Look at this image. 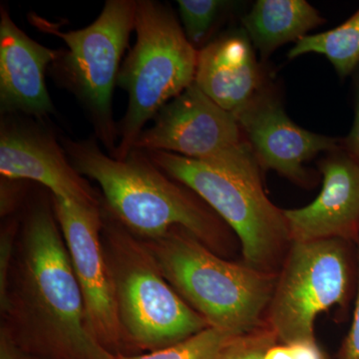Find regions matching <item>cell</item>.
Returning a JSON list of instances; mask_svg holds the SVG:
<instances>
[{"label":"cell","mask_w":359,"mask_h":359,"mask_svg":"<svg viewBox=\"0 0 359 359\" xmlns=\"http://www.w3.org/2000/svg\"><path fill=\"white\" fill-rule=\"evenodd\" d=\"M135 32L136 43L117 78L129 97L119 143L111 155L117 160L126 159L145 125L195 82L199 55L173 11L160 2L137 1Z\"/></svg>","instance_id":"obj_6"},{"label":"cell","mask_w":359,"mask_h":359,"mask_svg":"<svg viewBox=\"0 0 359 359\" xmlns=\"http://www.w3.org/2000/svg\"><path fill=\"white\" fill-rule=\"evenodd\" d=\"M236 337L218 328L208 327L166 348L135 355H115V359H217L222 349Z\"/></svg>","instance_id":"obj_19"},{"label":"cell","mask_w":359,"mask_h":359,"mask_svg":"<svg viewBox=\"0 0 359 359\" xmlns=\"http://www.w3.org/2000/svg\"><path fill=\"white\" fill-rule=\"evenodd\" d=\"M51 196L81 290L85 323L89 334L110 353L132 355L123 334L114 283L104 252L101 205L79 204Z\"/></svg>","instance_id":"obj_9"},{"label":"cell","mask_w":359,"mask_h":359,"mask_svg":"<svg viewBox=\"0 0 359 359\" xmlns=\"http://www.w3.org/2000/svg\"><path fill=\"white\" fill-rule=\"evenodd\" d=\"M1 325L33 359H115L87 330L52 196L35 200L20 226Z\"/></svg>","instance_id":"obj_1"},{"label":"cell","mask_w":359,"mask_h":359,"mask_svg":"<svg viewBox=\"0 0 359 359\" xmlns=\"http://www.w3.org/2000/svg\"><path fill=\"white\" fill-rule=\"evenodd\" d=\"M20 224L18 222H8L2 228L0 235V311L6 313L8 308L9 276L13 266L14 250Z\"/></svg>","instance_id":"obj_21"},{"label":"cell","mask_w":359,"mask_h":359,"mask_svg":"<svg viewBox=\"0 0 359 359\" xmlns=\"http://www.w3.org/2000/svg\"><path fill=\"white\" fill-rule=\"evenodd\" d=\"M325 22L306 0H257L242 20L243 28L263 60Z\"/></svg>","instance_id":"obj_16"},{"label":"cell","mask_w":359,"mask_h":359,"mask_svg":"<svg viewBox=\"0 0 359 359\" xmlns=\"http://www.w3.org/2000/svg\"><path fill=\"white\" fill-rule=\"evenodd\" d=\"M236 118L261 169L273 170L304 188L313 183L306 162L320 153L341 148V139L313 133L295 124L269 86Z\"/></svg>","instance_id":"obj_11"},{"label":"cell","mask_w":359,"mask_h":359,"mask_svg":"<svg viewBox=\"0 0 359 359\" xmlns=\"http://www.w3.org/2000/svg\"><path fill=\"white\" fill-rule=\"evenodd\" d=\"M145 153L168 176L197 194L230 226L240 242L243 263L278 276L292 241L283 210L264 192L262 169L248 142L212 163L162 151Z\"/></svg>","instance_id":"obj_3"},{"label":"cell","mask_w":359,"mask_h":359,"mask_svg":"<svg viewBox=\"0 0 359 359\" xmlns=\"http://www.w3.org/2000/svg\"><path fill=\"white\" fill-rule=\"evenodd\" d=\"M195 83L235 117L269 86L244 28L226 32L199 50Z\"/></svg>","instance_id":"obj_14"},{"label":"cell","mask_w":359,"mask_h":359,"mask_svg":"<svg viewBox=\"0 0 359 359\" xmlns=\"http://www.w3.org/2000/svg\"><path fill=\"white\" fill-rule=\"evenodd\" d=\"M136 8L135 0H108L95 21L82 29L62 32L51 25L44 27L65 42L68 50H61L55 61L59 77L82 101L111 155L119 138L112 117L113 90L135 30Z\"/></svg>","instance_id":"obj_8"},{"label":"cell","mask_w":359,"mask_h":359,"mask_svg":"<svg viewBox=\"0 0 359 359\" xmlns=\"http://www.w3.org/2000/svg\"><path fill=\"white\" fill-rule=\"evenodd\" d=\"M0 174L2 178L36 182L51 195L79 204L101 205L98 196L72 166L53 135L35 125L2 120Z\"/></svg>","instance_id":"obj_12"},{"label":"cell","mask_w":359,"mask_h":359,"mask_svg":"<svg viewBox=\"0 0 359 359\" xmlns=\"http://www.w3.org/2000/svg\"><path fill=\"white\" fill-rule=\"evenodd\" d=\"M355 245L341 238L292 243L266 316L280 344L316 340L318 314L347 309L358 285Z\"/></svg>","instance_id":"obj_7"},{"label":"cell","mask_w":359,"mask_h":359,"mask_svg":"<svg viewBox=\"0 0 359 359\" xmlns=\"http://www.w3.org/2000/svg\"><path fill=\"white\" fill-rule=\"evenodd\" d=\"M309 53L325 56L341 78L353 74L359 66V9L334 29L302 37L290 49L289 58Z\"/></svg>","instance_id":"obj_17"},{"label":"cell","mask_w":359,"mask_h":359,"mask_svg":"<svg viewBox=\"0 0 359 359\" xmlns=\"http://www.w3.org/2000/svg\"><path fill=\"white\" fill-rule=\"evenodd\" d=\"M133 150L162 151L216 162L245 143L237 118L219 107L194 82L156 115Z\"/></svg>","instance_id":"obj_10"},{"label":"cell","mask_w":359,"mask_h":359,"mask_svg":"<svg viewBox=\"0 0 359 359\" xmlns=\"http://www.w3.org/2000/svg\"><path fill=\"white\" fill-rule=\"evenodd\" d=\"M22 182L20 180L2 178L1 198H0L1 217L9 216L15 211L22 196Z\"/></svg>","instance_id":"obj_25"},{"label":"cell","mask_w":359,"mask_h":359,"mask_svg":"<svg viewBox=\"0 0 359 359\" xmlns=\"http://www.w3.org/2000/svg\"><path fill=\"white\" fill-rule=\"evenodd\" d=\"M144 243L168 283L210 327L241 335L266 325L278 276L229 261L182 228Z\"/></svg>","instance_id":"obj_4"},{"label":"cell","mask_w":359,"mask_h":359,"mask_svg":"<svg viewBox=\"0 0 359 359\" xmlns=\"http://www.w3.org/2000/svg\"><path fill=\"white\" fill-rule=\"evenodd\" d=\"M356 259H358V285H356L353 323L339 347L337 359H359V240L356 243Z\"/></svg>","instance_id":"obj_23"},{"label":"cell","mask_w":359,"mask_h":359,"mask_svg":"<svg viewBox=\"0 0 359 359\" xmlns=\"http://www.w3.org/2000/svg\"><path fill=\"white\" fill-rule=\"evenodd\" d=\"M320 163L323 187L311 204L283 210L292 242L359 240V164L342 148Z\"/></svg>","instance_id":"obj_13"},{"label":"cell","mask_w":359,"mask_h":359,"mask_svg":"<svg viewBox=\"0 0 359 359\" xmlns=\"http://www.w3.org/2000/svg\"><path fill=\"white\" fill-rule=\"evenodd\" d=\"M264 359H328L316 340L275 344Z\"/></svg>","instance_id":"obj_22"},{"label":"cell","mask_w":359,"mask_h":359,"mask_svg":"<svg viewBox=\"0 0 359 359\" xmlns=\"http://www.w3.org/2000/svg\"><path fill=\"white\" fill-rule=\"evenodd\" d=\"M0 359H33L2 325L0 327Z\"/></svg>","instance_id":"obj_26"},{"label":"cell","mask_w":359,"mask_h":359,"mask_svg":"<svg viewBox=\"0 0 359 359\" xmlns=\"http://www.w3.org/2000/svg\"><path fill=\"white\" fill-rule=\"evenodd\" d=\"M180 16L189 42L197 50L207 45L222 18L235 2L223 0H178Z\"/></svg>","instance_id":"obj_18"},{"label":"cell","mask_w":359,"mask_h":359,"mask_svg":"<svg viewBox=\"0 0 359 359\" xmlns=\"http://www.w3.org/2000/svg\"><path fill=\"white\" fill-rule=\"evenodd\" d=\"M102 243L132 355L160 351L210 327L168 283L147 245L104 205Z\"/></svg>","instance_id":"obj_5"},{"label":"cell","mask_w":359,"mask_h":359,"mask_svg":"<svg viewBox=\"0 0 359 359\" xmlns=\"http://www.w3.org/2000/svg\"><path fill=\"white\" fill-rule=\"evenodd\" d=\"M354 120L351 132L341 139V148L359 164V66L353 73Z\"/></svg>","instance_id":"obj_24"},{"label":"cell","mask_w":359,"mask_h":359,"mask_svg":"<svg viewBox=\"0 0 359 359\" xmlns=\"http://www.w3.org/2000/svg\"><path fill=\"white\" fill-rule=\"evenodd\" d=\"M63 149L78 173L99 184L108 211L137 238L156 240L182 228L226 259L240 244L204 200L168 176L143 151L117 160L104 154L95 140L69 139L63 141Z\"/></svg>","instance_id":"obj_2"},{"label":"cell","mask_w":359,"mask_h":359,"mask_svg":"<svg viewBox=\"0 0 359 359\" xmlns=\"http://www.w3.org/2000/svg\"><path fill=\"white\" fill-rule=\"evenodd\" d=\"M0 102L4 112L45 117L54 111L45 71L61 50L45 47L25 34L1 6Z\"/></svg>","instance_id":"obj_15"},{"label":"cell","mask_w":359,"mask_h":359,"mask_svg":"<svg viewBox=\"0 0 359 359\" xmlns=\"http://www.w3.org/2000/svg\"><path fill=\"white\" fill-rule=\"evenodd\" d=\"M278 344L268 323L252 332L233 337L222 349L217 359H264L266 351Z\"/></svg>","instance_id":"obj_20"}]
</instances>
